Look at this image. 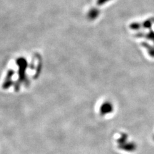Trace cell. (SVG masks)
Instances as JSON below:
<instances>
[{
  "label": "cell",
  "instance_id": "1",
  "mask_svg": "<svg viewBox=\"0 0 154 154\" xmlns=\"http://www.w3.org/2000/svg\"><path fill=\"white\" fill-rule=\"evenodd\" d=\"M107 1H109V0H99V1H98V3H99V4L104 3H105L106 2H107Z\"/></svg>",
  "mask_w": 154,
  "mask_h": 154
}]
</instances>
